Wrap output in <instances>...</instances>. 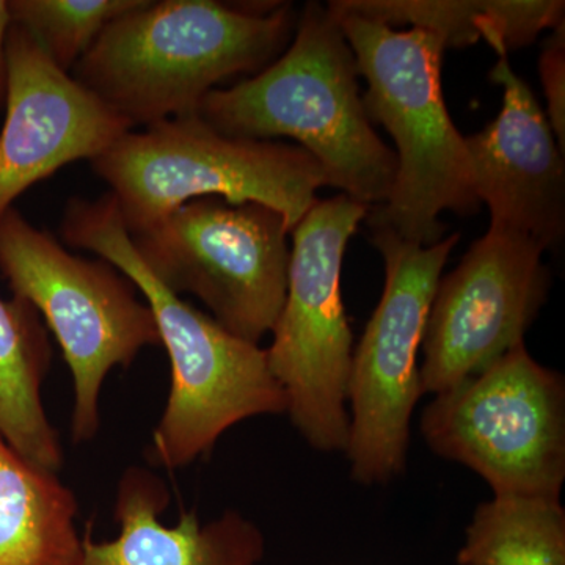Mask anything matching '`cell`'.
<instances>
[{"mask_svg":"<svg viewBox=\"0 0 565 565\" xmlns=\"http://www.w3.org/2000/svg\"><path fill=\"white\" fill-rule=\"evenodd\" d=\"M422 433L435 455L467 465L494 497L559 498L565 479L564 377L525 343L438 393Z\"/></svg>","mask_w":565,"mask_h":565,"instance_id":"obj_8","label":"cell"},{"mask_svg":"<svg viewBox=\"0 0 565 565\" xmlns=\"http://www.w3.org/2000/svg\"><path fill=\"white\" fill-rule=\"evenodd\" d=\"M330 11V10H329ZM366 81L364 110L396 143V178L388 200L370 210L373 230L419 245L444 239L440 214L478 211L467 140L451 120L441 90L446 46L440 36L333 13Z\"/></svg>","mask_w":565,"mask_h":565,"instance_id":"obj_4","label":"cell"},{"mask_svg":"<svg viewBox=\"0 0 565 565\" xmlns=\"http://www.w3.org/2000/svg\"><path fill=\"white\" fill-rule=\"evenodd\" d=\"M145 0H9L11 24L31 33L44 54L70 74L111 21Z\"/></svg>","mask_w":565,"mask_h":565,"instance_id":"obj_19","label":"cell"},{"mask_svg":"<svg viewBox=\"0 0 565 565\" xmlns=\"http://www.w3.org/2000/svg\"><path fill=\"white\" fill-rule=\"evenodd\" d=\"M76 494L0 438V565H84Z\"/></svg>","mask_w":565,"mask_h":565,"instance_id":"obj_16","label":"cell"},{"mask_svg":"<svg viewBox=\"0 0 565 565\" xmlns=\"http://www.w3.org/2000/svg\"><path fill=\"white\" fill-rule=\"evenodd\" d=\"M490 79L503 107L482 131L465 137L475 193L490 211V230L556 247L565 230V169L555 134L530 85L500 55Z\"/></svg>","mask_w":565,"mask_h":565,"instance_id":"obj_13","label":"cell"},{"mask_svg":"<svg viewBox=\"0 0 565 565\" xmlns=\"http://www.w3.org/2000/svg\"><path fill=\"white\" fill-rule=\"evenodd\" d=\"M370 210L345 195L318 200L292 230L288 289L266 351L294 426L319 451H344L348 445L353 337L341 269L349 241Z\"/></svg>","mask_w":565,"mask_h":565,"instance_id":"obj_7","label":"cell"},{"mask_svg":"<svg viewBox=\"0 0 565 565\" xmlns=\"http://www.w3.org/2000/svg\"><path fill=\"white\" fill-rule=\"evenodd\" d=\"M460 234L434 245L373 230L371 243L385 264L381 302L355 351L348 381V452L362 484H386L407 460L411 419L423 396L419 353L435 289Z\"/></svg>","mask_w":565,"mask_h":565,"instance_id":"obj_9","label":"cell"},{"mask_svg":"<svg viewBox=\"0 0 565 565\" xmlns=\"http://www.w3.org/2000/svg\"><path fill=\"white\" fill-rule=\"evenodd\" d=\"M546 98V120L555 134L557 147H565V22L553 29L539 61Z\"/></svg>","mask_w":565,"mask_h":565,"instance_id":"obj_20","label":"cell"},{"mask_svg":"<svg viewBox=\"0 0 565 565\" xmlns=\"http://www.w3.org/2000/svg\"><path fill=\"white\" fill-rule=\"evenodd\" d=\"M288 234L285 218L264 204L207 196L182 204L131 239L169 291L199 297L223 329L258 344L285 303Z\"/></svg>","mask_w":565,"mask_h":565,"instance_id":"obj_10","label":"cell"},{"mask_svg":"<svg viewBox=\"0 0 565 565\" xmlns=\"http://www.w3.org/2000/svg\"><path fill=\"white\" fill-rule=\"evenodd\" d=\"M9 90L0 132V217L18 199L82 159L98 158L128 122L54 65L31 33L11 24L7 39Z\"/></svg>","mask_w":565,"mask_h":565,"instance_id":"obj_12","label":"cell"},{"mask_svg":"<svg viewBox=\"0 0 565 565\" xmlns=\"http://www.w3.org/2000/svg\"><path fill=\"white\" fill-rule=\"evenodd\" d=\"M62 236L71 247L95 253L120 270L143 294L154 315L172 366L166 408L148 446L154 467L170 471L188 467L210 455L234 424L288 412L266 351L234 337L152 277L110 193L95 202L70 200Z\"/></svg>","mask_w":565,"mask_h":565,"instance_id":"obj_2","label":"cell"},{"mask_svg":"<svg viewBox=\"0 0 565 565\" xmlns=\"http://www.w3.org/2000/svg\"><path fill=\"white\" fill-rule=\"evenodd\" d=\"M544 253L525 236L489 230L440 278L423 337V394L444 393L525 343L548 294Z\"/></svg>","mask_w":565,"mask_h":565,"instance_id":"obj_11","label":"cell"},{"mask_svg":"<svg viewBox=\"0 0 565 565\" xmlns=\"http://www.w3.org/2000/svg\"><path fill=\"white\" fill-rule=\"evenodd\" d=\"M170 493L159 476L132 467L118 482L115 519L120 533L96 542L84 535V565H259L264 537L236 511L200 522L196 511L181 512L177 525L161 522Z\"/></svg>","mask_w":565,"mask_h":565,"instance_id":"obj_14","label":"cell"},{"mask_svg":"<svg viewBox=\"0 0 565 565\" xmlns=\"http://www.w3.org/2000/svg\"><path fill=\"white\" fill-rule=\"evenodd\" d=\"M294 32L291 46L267 68L207 93L199 115L228 137L296 140L322 167L330 188L381 206L392 193L396 154L367 118L340 24L327 7L310 2Z\"/></svg>","mask_w":565,"mask_h":565,"instance_id":"obj_3","label":"cell"},{"mask_svg":"<svg viewBox=\"0 0 565 565\" xmlns=\"http://www.w3.org/2000/svg\"><path fill=\"white\" fill-rule=\"evenodd\" d=\"M92 166L109 184L129 236L207 196L264 204L291 234L329 185L322 167L297 145L228 137L200 115L122 134Z\"/></svg>","mask_w":565,"mask_h":565,"instance_id":"obj_5","label":"cell"},{"mask_svg":"<svg viewBox=\"0 0 565 565\" xmlns=\"http://www.w3.org/2000/svg\"><path fill=\"white\" fill-rule=\"evenodd\" d=\"M51 345L39 313L24 300L0 299V438L29 462L57 473L61 437L43 404Z\"/></svg>","mask_w":565,"mask_h":565,"instance_id":"obj_17","label":"cell"},{"mask_svg":"<svg viewBox=\"0 0 565 565\" xmlns=\"http://www.w3.org/2000/svg\"><path fill=\"white\" fill-rule=\"evenodd\" d=\"M459 565H565L559 498L494 497L476 509Z\"/></svg>","mask_w":565,"mask_h":565,"instance_id":"obj_18","label":"cell"},{"mask_svg":"<svg viewBox=\"0 0 565 565\" xmlns=\"http://www.w3.org/2000/svg\"><path fill=\"white\" fill-rule=\"evenodd\" d=\"M0 273L54 333L73 375V441L92 440L107 375L161 345L151 308L110 263L73 255L14 207L0 217Z\"/></svg>","mask_w":565,"mask_h":565,"instance_id":"obj_6","label":"cell"},{"mask_svg":"<svg viewBox=\"0 0 565 565\" xmlns=\"http://www.w3.org/2000/svg\"><path fill=\"white\" fill-rule=\"evenodd\" d=\"M11 28L9 2L0 0V109L6 107L9 90V61H7V39Z\"/></svg>","mask_w":565,"mask_h":565,"instance_id":"obj_21","label":"cell"},{"mask_svg":"<svg viewBox=\"0 0 565 565\" xmlns=\"http://www.w3.org/2000/svg\"><path fill=\"white\" fill-rule=\"evenodd\" d=\"M327 9L434 33L446 50L482 40L498 57L565 22V3L557 0H333Z\"/></svg>","mask_w":565,"mask_h":565,"instance_id":"obj_15","label":"cell"},{"mask_svg":"<svg viewBox=\"0 0 565 565\" xmlns=\"http://www.w3.org/2000/svg\"><path fill=\"white\" fill-rule=\"evenodd\" d=\"M288 3L145 0L107 25L73 77L129 128L199 115L221 82L258 74L296 31Z\"/></svg>","mask_w":565,"mask_h":565,"instance_id":"obj_1","label":"cell"}]
</instances>
